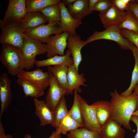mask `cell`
Listing matches in <instances>:
<instances>
[{"label": "cell", "mask_w": 138, "mask_h": 138, "mask_svg": "<svg viewBox=\"0 0 138 138\" xmlns=\"http://www.w3.org/2000/svg\"><path fill=\"white\" fill-rule=\"evenodd\" d=\"M122 126L115 119L111 118L101 126L99 133L100 138H125V131Z\"/></svg>", "instance_id": "16"}, {"label": "cell", "mask_w": 138, "mask_h": 138, "mask_svg": "<svg viewBox=\"0 0 138 138\" xmlns=\"http://www.w3.org/2000/svg\"><path fill=\"white\" fill-rule=\"evenodd\" d=\"M110 95L111 98L110 102L112 108L111 117L126 129L131 130L130 121L138 106V95L132 94L124 97L119 94L116 89L111 92Z\"/></svg>", "instance_id": "1"}, {"label": "cell", "mask_w": 138, "mask_h": 138, "mask_svg": "<svg viewBox=\"0 0 138 138\" xmlns=\"http://www.w3.org/2000/svg\"><path fill=\"white\" fill-rule=\"evenodd\" d=\"M127 11H121L113 5L104 14L98 15L104 28L106 29L113 26L118 27L122 23L127 15Z\"/></svg>", "instance_id": "13"}, {"label": "cell", "mask_w": 138, "mask_h": 138, "mask_svg": "<svg viewBox=\"0 0 138 138\" xmlns=\"http://www.w3.org/2000/svg\"><path fill=\"white\" fill-rule=\"evenodd\" d=\"M40 12L47 20L48 23L60 22L61 19V10L58 4L48 6Z\"/></svg>", "instance_id": "28"}, {"label": "cell", "mask_w": 138, "mask_h": 138, "mask_svg": "<svg viewBox=\"0 0 138 138\" xmlns=\"http://www.w3.org/2000/svg\"><path fill=\"white\" fill-rule=\"evenodd\" d=\"M17 83L22 88L25 98L30 97L37 98L44 94V89L42 87L27 80L18 78Z\"/></svg>", "instance_id": "22"}, {"label": "cell", "mask_w": 138, "mask_h": 138, "mask_svg": "<svg viewBox=\"0 0 138 138\" xmlns=\"http://www.w3.org/2000/svg\"><path fill=\"white\" fill-rule=\"evenodd\" d=\"M61 10V19L60 21L63 32L69 34H76V29L82 24L81 20L73 17L69 12L67 8L61 1L59 4Z\"/></svg>", "instance_id": "12"}, {"label": "cell", "mask_w": 138, "mask_h": 138, "mask_svg": "<svg viewBox=\"0 0 138 138\" xmlns=\"http://www.w3.org/2000/svg\"><path fill=\"white\" fill-rule=\"evenodd\" d=\"M89 0H76L72 4L67 6L68 10L74 18L81 20L92 13L89 9Z\"/></svg>", "instance_id": "23"}, {"label": "cell", "mask_w": 138, "mask_h": 138, "mask_svg": "<svg viewBox=\"0 0 138 138\" xmlns=\"http://www.w3.org/2000/svg\"><path fill=\"white\" fill-rule=\"evenodd\" d=\"M60 0H26L25 5L27 13L40 12L49 6L59 4Z\"/></svg>", "instance_id": "26"}, {"label": "cell", "mask_w": 138, "mask_h": 138, "mask_svg": "<svg viewBox=\"0 0 138 138\" xmlns=\"http://www.w3.org/2000/svg\"><path fill=\"white\" fill-rule=\"evenodd\" d=\"M0 61L8 73L13 76H17L25 69L21 50L14 47L2 45Z\"/></svg>", "instance_id": "2"}, {"label": "cell", "mask_w": 138, "mask_h": 138, "mask_svg": "<svg viewBox=\"0 0 138 138\" xmlns=\"http://www.w3.org/2000/svg\"><path fill=\"white\" fill-rule=\"evenodd\" d=\"M128 10L130 11L138 20V3H129L128 5Z\"/></svg>", "instance_id": "36"}, {"label": "cell", "mask_w": 138, "mask_h": 138, "mask_svg": "<svg viewBox=\"0 0 138 138\" xmlns=\"http://www.w3.org/2000/svg\"><path fill=\"white\" fill-rule=\"evenodd\" d=\"M12 96L11 82L7 74L3 73L0 77V120L11 103Z\"/></svg>", "instance_id": "11"}, {"label": "cell", "mask_w": 138, "mask_h": 138, "mask_svg": "<svg viewBox=\"0 0 138 138\" xmlns=\"http://www.w3.org/2000/svg\"><path fill=\"white\" fill-rule=\"evenodd\" d=\"M0 42L2 45L14 47L20 49L23 43L24 31L20 23L9 20H0Z\"/></svg>", "instance_id": "3"}, {"label": "cell", "mask_w": 138, "mask_h": 138, "mask_svg": "<svg viewBox=\"0 0 138 138\" xmlns=\"http://www.w3.org/2000/svg\"><path fill=\"white\" fill-rule=\"evenodd\" d=\"M113 5L112 0H99L94 6L93 10L98 11L99 14H103Z\"/></svg>", "instance_id": "33"}, {"label": "cell", "mask_w": 138, "mask_h": 138, "mask_svg": "<svg viewBox=\"0 0 138 138\" xmlns=\"http://www.w3.org/2000/svg\"><path fill=\"white\" fill-rule=\"evenodd\" d=\"M76 0H63L61 1L64 4V5L67 6L73 3Z\"/></svg>", "instance_id": "41"}, {"label": "cell", "mask_w": 138, "mask_h": 138, "mask_svg": "<svg viewBox=\"0 0 138 138\" xmlns=\"http://www.w3.org/2000/svg\"><path fill=\"white\" fill-rule=\"evenodd\" d=\"M84 76L83 73H78L73 64L68 67L67 72L68 95L72 94L75 90L78 93L81 92L82 90L80 87L81 86L87 87V85L85 84L86 80Z\"/></svg>", "instance_id": "18"}, {"label": "cell", "mask_w": 138, "mask_h": 138, "mask_svg": "<svg viewBox=\"0 0 138 138\" xmlns=\"http://www.w3.org/2000/svg\"><path fill=\"white\" fill-rule=\"evenodd\" d=\"M90 105L94 109L98 120L101 126L111 118L112 108L110 101H98Z\"/></svg>", "instance_id": "20"}, {"label": "cell", "mask_w": 138, "mask_h": 138, "mask_svg": "<svg viewBox=\"0 0 138 138\" xmlns=\"http://www.w3.org/2000/svg\"><path fill=\"white\" fill-rule=\"evenodd\" d=\"M112 1L113 4L119 10L122 12L128 10V5L124 0H113Z\"/></svg>", "instance_id": "35"}, {"label": "cell", "mask_w": 138, "mask_h": 138, "mask_svg": "<svg viewBox=\"0 0 138 138\" xmlns=\"http://www.w3.org/2000/svg\"><path fill=\"white\" fill-rule=\"evenodd\" d=\"M23 138H32L31 135L29 133L26 134ZM48 138H61V134H57L56 131L53 132L51 135Z\"/></svg>", "instance_id": "38"}, {"label": "cell", "mask_w": 138, "mask_h": 138, "mask_svg": "<svg viewBox=\"0 0 138 138\" xmlns=\"http://www.w3.org/2000/svg\"><path fill=\"white\" fill-rule=\"evenodd\" d=\"M101 39L114 41L117 43L121 48L124 50H131L133 44L128 39L122 36L118 26H113L103 31H95L85 41V46L93 41Z\"/></svg>", "instance_id": "5"}, {"label": "cell", "mask_w": 138, "mask_h": 138, "mask_svg": "<svg viewBox=\"0 0 138 138\" xmlns=\"http://www.w3.org/2000/svg\"><path fill=\"white\" fill-rule=\"evenodd\" d=\"M85 41L82 40L78 35L69 34L67 39V47L70 50L75 69L78 72L79 67L82 61L81 51L85 46Z\"/></svg>", "instance_id": "14"}, {"label": "cell", "mask_w": 138, "mask_h": 138, "mask_svg": "<svg viewBox=\"0 0 138 138\" xmlns=\"http://www.w3.org/2000/svg\"><path fill=\"white\" fill-rule=\"evenodd\" d=\"M66 135L68 138H100L99 133L85 127L70 131Z\"/></svg>", "instance_id": "31"}, {"label": "cell", "mask_w": 138, "mask_h": 138, "mask_svg": "<svg viewBox=\"0 0 138 138\" xmlns=\"http://www.w3.org/2000/svg\"><path fill=\"white\" fill-rule=\"evenodd\" d=\"M70 51L68 49L63 56L55 55L47 59L41 60H35L34 65L38 68L45 66L64 65L68 67L73 64V61Z\"/></svg>", "instance_id": "19"}, {"label": "cell", "mask_w": 138, "mask_h": 138, "mask_svg": "<svg viewBox=\"0 0 138 138\" xmlns=\"http://www.w3.org/2000/svg\"><path fill=\"white\" fill-rule=\"evenodd\" d=\"M63 33L60 22L43 24L25 30L26 34L44 43L51 35Z\"/></svg>", "instance_id": "8"}, {"label": "cell", "mask_w": 138, "mask_h": 138, "mask_svg": "<svg viewBox=\"0 0 138 138\" xmlns=\"http://www.w3.org/2000/svg\"><path fill=\"white\" fill-rule=\"evenodd\" d=\"M69 34L66 32L50 36L45 41L47 46L46 56L48 58L55 55H64L67 47Z\"/></svg>", "instance_id": "6"}, {"label": "cell", "mask_w": 138, "mask_h": 138, "mask_svg": "<svg viewBox=\"0 0 138 138\" xmlns=\"http://www.w3.org/2000/svg\"><path fill=\"white\" fill-rule=\"evenodd\" d=\"M47 22L46 19L40 12L27 13L20 24L23 30L33 28L44 24Z\"/></svg>", "instance_id": "21"}, {"label": "cell", "mask_w": 138, "mask_h": 138, "mask_svg": "<svg viewBox=\"0 0 138 138\" xmlns=\"http://www.w3.org/2000/svg\"><path fill=\"white\" fill-rule=\"evenodd\" d=\"M120 30L122 36L132 42L138 50V35L132 31L126 29H120Z\"/></svg>", "instance_id": "34"}, {"label": "cell", "mask_w": 138, "mask_h": 138, "mask_svg": "<svg viewBox=\"0 0 138 138\" xmlns=\"http://www.w3.org/2000/svg\"><path fill=\"white\" fill-rule=\"evenodd\" d=\"M99 0H89L88 5L89 10L92 13L94 11L93 8Z\"/></svg>", "instance_id": "40"}, {"label": "cell", "mask_w": 138, "mask_h": 138, "mask_svg": "<svg viewBox=\"0 0 138 138\" xmlns=\"http://www.w3.org/2000/svg\"><path fill=\"white\" fill-rule=\"evenodd\" d=\"M127 11L126 18L119 27L132 31L138 35V20L130 11Z\"/></svg>", "instance_id": "32"}, {"label": "cell", "mask_w": 138, "mask_h": 138, "mask_svg": "<svg viewBox=\"0 0 138 138\" xmlns=\"http://www.w3.org/2000/svg\"><path fill=\"white\" fill-rule=\"evenodd\" d=\"M131 50L133 54L135 60V63L132 72L130 85L126 90L120 94L121 95L124 97L130 95L138 84V50L136 47L133 44Z\"/></svg>", "instance_id": "25"}, {"label": "cell", "mask_w": 138, "mask_h": 138, "mask_svg": "<svg viewBox=\"0 0 138 138\" xmlns=\"http://www.w3.org/2000/svg\"><path fill=\"white\" fill-rule=\"evenodd\" d=\"M79 128H81L80 125L68 114L62 121L55 131L58 134H65L68 132Z\"/></svg>", "instance_id": "29"}, {"label": "cell", "mask_w": 138, "mask_h": 138, "mask_svg": "<svg viewBox=\"0 0 138 138\" xmlns=\"http://www.w3.org/2000/svg\"><path fill=\"white\" fill-rule=\"evenodd\" d=\"M26 0H9L3 21L12 20L20 23L27 13Z\"/></svg>", "instance_id": "10"}, {"label": "cell", "mask_w": 138, "mask_h": 138, "mask_svg": "<svg viewBox=\"0 0 138 138\" xmlns=\"http://www.w3.org/2000/svg\"><path fill=\"white\" fill-rule=\"evenodd\" d=\"M132 94L135 96L138 95V84L134 89Z\"/></svg>", "instance_id": "42"}, {"label": "cell", "mask_w": 138, "mask_h": 138, "mask_svg": "<svg viewBox=\"0 0 138 138\" xmlns=\"http://www.w3.org/2000/svg\"><path fill=\"white\" fill-rule=\"evenodd\" d=\"M68 67L64 65L48 66V71L52 74L59 86L67 91V72Z\"/></svg>", "instance_id": "24"}, {"label": "cell", "mask_w": 138, "mask_h": 138, "mask_svg": "<svg viewBox=\"0 0 138 138\" xmlns=\"http://www.w3.org/2000/svg\"><path fill=\"white\" fill-rule=\"evenodd\" d=\"M0 138H13L10 134H5V130L3 124L0 120Z\"/></svg>", "instance_id": "37"}, {"label": "cell", "mask_w": 138, "mask_h": 138, "mask_svg": "<svg viewBox=\"0 0 138 138\" xmlns=\"http://www.w3.org/2000/svg\"><path fill=\"white\" fill-rule=\"evenodd\" d=\"M78 96L85 128L99 133L101 126L98 120L94 109L78 94Z\"/></svg>", "instance_id": "7"}, {"label": "cell", "mask_w": 138, "mask_h": 138, "mask_svg": "<svg viewBox=\"0 0 138 138\" xmlns=\"http://www.w3.org/2000/svg\"><path fill=\"white\" fill-rule=\"evenodd\" d=\"M33 102L35 113L40 122V126H42L48 124L52 125L54 121L53 112L48 107L45 101L34 98Z\"/></svg>", "instance_id": "17"}, {"label": "cell", "mask_w": 138, "mask_h": 138, "mask_svg": "<svg viewBox=\"0 0 138 138\" xmlns=\"http://www.w3.org/2000/svg\"><path fill=\"white\" fill-rule=\"evenodd\" d=\"M20 50L24 58L25 69L29 70L33 67L37 55L46 53L47 46L46 44L24 33L23 44Z\"/></svg>", "instance_id": "4"}, {"label": "cell", "mask_w": 138, "mask_h": 138, "mask_svg": "<svg viewBox=\"0 0 138 138\" xmlns=\"http://www.w3.org/2000/svg\"><path fill=\"white\" fill-rule=\"evenodd\" d=\"M53 112L54 121L52 127L57 129L64 118L68 114V110L65 96H63Z\"/></svg>", "instance_id": "27"}, {"label": "cell", "mask_w": 138, "mask_h": 138, "mask_svg": "<svg viewBox=\"0 0 138 138\" xmlns=\"http://www.w3.org/2000/svg\"><path fill=\"white\" fill-rule=\"evenodd\" d=\"M17 76L18 78H23L34 83L42 87L44 90L49 86V72H44L40 68L32 71L23 70Z\"/></svg>", "instance_id": "15"}, {"label": "cell", "mask_w": 138, "mask_h": 138, "mask_svg": "<svg viewBox=\"0 0 138 138\" xmlns=\"http://www.w3.org/2000/svg\"><path fill=\"white\" fill-rule=\"evenodd\" d=\"M133 115L138 116V106L136 110L133 113Z\"/></svg>", "instance_id": "43"}, {"label": "cell", "mask_w": 138, "mask_h": 138, "mask_svg": "<svg viewBox=\"0 0 138 138\" xmlns=\"http://www.w3.org/2000/svg\"><path fill=\"white\" fill-rule=\"evenodd\" d=\"M130 120L135 124L136 127V133L134 137L138 138V116L133 115L131 118Z\"/></svg>", "instance_id": "39"}, {"label": "cell", "mask_w": 138, "mask_h": 138, "mask_svg": "<svg viewBox=\"0 0 138 138\" xmlns=\"http://www.w3.org/2000/svg\"><path fill=\"white\" fill-rule=\"evenodd\" d=\"M74 97L73 103L71 108L69 111L68 114L77 122L81 128L85 127L83 119L81 108L78 98V92L76 90L74 91Z\"/></svg>", "instance_id": "30"}, {"label": "cell", "mask_w": 138, "mask_h": 138, "mask_svg": "<svg viewBox=\"0 0 138 138\" xmlns=\"http://www.w3.org/2000/svg\"><path fill=\"white\" fill-rule=\"evenodd\" d=\"M49 88L45 98L46 104L52 111L58 105L62 97L67 95V90L62 88L56 79L50 72Z\"/></svg>", "instance_id": "9"}]
</instances>
